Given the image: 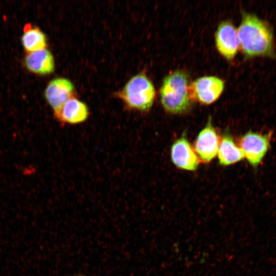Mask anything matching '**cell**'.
<instances>
[{"instance_id": "1", "label": "cell", "mask_w": 276, "mask_h": 276, "mask_svg": "<svg viewBox=\"0 0 276 276\" xmlns=\"http://www.w3.org/2000/svg\"><path fill=\"white\" fill-rule=\"evenodd\" d=\"M237 32L245 59L258 57L276 58L273 31L266 21L255 14L242 12Z\"/></svg>"}, {"instance_id": "2", "label": "cell", "mask_w": 276, "mask_h": 276, "mask_svg": "<svg viewBox=\"0 0 276 276\" xmlns=\"http://www.w3.org/2000/svg\"><path fill=\"white\" fill-rule=\"evenodd\" d=\"M189 80L187 73L176 71L166 76L163 82L160 96L164 109L172 114H181L191 108Z\"/></svg>"}, {"instance_id": "3", "label": "cell", "mask_w": 276, "mask_h": 276, "mask_svg": "<svg viewBox=\"0 0 276 276\" xmlns=\"http://www.w3.org/2000/svg\"><path fill=\"white\" fill-rule=\"evenodd\" d=\"M117 95L129 109L146 111L153 105L155 90L152 82L142 72L132 77Z\"/></svg>"}, {"instance_id": "4", "label": "cell", "mask_w": 276, "mask_h": 276, "mask_svg": "<svg viewBox=\"0 0 276 276\" xmlns=\"http://www.w3.org/2000/svg\"><path fill=\"white\" fill-rule=\"evenodd\" d=\"M272 133H260L249 131L239 140V147L244 157L253 167H257L267 153Z\"/></svg>"}, {"instance_id": "5", "label": "cell", "mask_w": 276, "mask_h": 276, "mask_svg": "<svg viewBox=\"0 0 276 276\" xmlns=\"http://www.w3.org/2000/svg\"><path fill=\"white\" fill-rule=\"evenodd\" d=\"M224 88V82L214 76L199 77L190 83L189 90L193 101L209 105L221 96Z\"/></svg>"}, {"instance_id": "6", "label": "cell", "mask_w": 276, "mask_h": 276, "mask_svg": "<svg viewBox=\"0 0 276 276\" xmlns=\"http://www.w3.org/2000/svg\"><path fill=\"white\" fill-rule=\"evenodd\" d=\"M220 139L210 117L205 127L198 134L193 149L199 160L209 163L217 154Z\"/></svg>"}, {"instance_id": "7", "label": "cell", "mask_w": 276, "mask_h": 276, "mask_svg": "<svg viewBox=\"0 0 276 276\" xmlns=\"http://www.w3.org/2000/svg\"><path fill=\"white\" fill-rule=\"evenodd\" d=\"M215 40L218 51L223 57L227 60L235 58L240 44L237 30L231 21H222L219 24Z\"/></svg>"}, {"instance_id": "8", "label": "cell", "mask_w": 276, "mask_h": 276, "mask_svg": "<svg viewBox=\"0 0 276 276\" xmlns=\"http://www.w3.org/2000/svg\"><path fill=\"white\" fill-rule=\"evenodd\" d=\"M44 96L55 114L67 101L76 97L75 88L69 80L57 78L49 83L45 89Z\"/></svg>"}, {"instance_id": "9", "label": "cell", "mask_w": 276, "mask_h": 276, "mask_svg": "<svg viewBox=\"0 0 276 276\" xmlns=\"http://www.w3.org/2000/svg\"><path fill=\"white\" fill-rule=\"evenodd\" d=\"M171 157L173 163L177 167L186 170H196L199 163L197 155L183 135L172 145Z\"/></svg>"}, {"instance_id": "10", "label": "cell", "mask_w": 276, "mask_h": 276, "mask_svg": "<svg viewBox=\"0 0 276 276\" xmlns=\"http://www.w3.org/2000/svg\"><path fill=\"white\" fill-rule=\"evenodd\" d=\"M88 114L87 105L74 97L67 101L54 116L62 124L75 125L85 121Z\"/></svg>"}, {"instance_id": "11", "label": "cell", "mask_w": 276, "mask_h": 276, "mask_svg": "<svg viewBox=\"0 0 276 276\" xmlns=\"http://www.w3.org/2000/svg\"><path fill=\"white\" fill-rule=\"evenodd\" d=\"M24 63L29 71L37 75H48L54 70L53 56L46 48L28 53L25 56Z\"/></svg>"}, {"instance_id": "12", "label": "cell", "mask_w": 276, "mask_h": 276, "mask_svg": "<svg viewBox=\"0 0 276 276\" xmlns=\"http://www.w3.org/2000/svg\"><path fill=\"white\" fill-rule=\"evenodd\" d=\"M217 155L220 164L223 166L235 164L244 158L242 150L228 133H224L220 139Z\"/></svg>"}, {"instance_id": "13", "label": "cell", "mask_w": 276, "mask_h": 276, "mask_svg": "<svg viewBox=\"0 0 276 276\" xmlns=\"http://www.w3.org/2000/svg\"><path fill=\"white\" fill-rule=\"evenodd\" d=\"M21 44L28 53L45 49L47 38L44 33L37 27L27 25L21 38Z\"/></svg>"}, {"instance_id": "14", "label": "cell", "mask_w": 276, "mask_h": 276, "mask_svg": "<svg viewBox=\"0 0 276 276\" xmlns=\"http://www.w3.org/2000/svg\"><path fill=\"white\" fill-rule=\"evenodd\" d=\"M77 276H82V275H77Z\"/></svg>"}]
</instances>
